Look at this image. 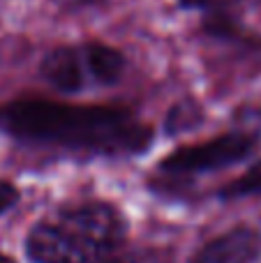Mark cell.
Here are the masks:
<instances>
[{"mask_svg":"<svg viewBox=\"0 0 261 263\" xmlns=\"http://www.w3.org/2000/svg\"><path fill=\"white\" fill-rule=\"evenodd\" d=\"M16 201H18V190L12 182L0 180V215H5L9 208H14Z\"/></svg>","mask_w":261,"mask_h":263,"instance_id":"8","label":"cell"},{"mask_svg":"<svg viewBox=\"0 0 261 263\" xmlns=\"http://www.w3.org/2000/svg\"><path fill=\"white\" fill-rule=\"evenodd\" d=\"M0 263H14L12 259H9V256L7 254H0Z\"/></svg>","mask_w":261,"mask_h":263,"instance_id":"9","label":"cell"},{"mask_svg":"<svg viewBox=\"0 0 261 263\" xmlns=\"http://www.w3.org/2000/svg\"><path fill=\"white\" fill-rule=\"evenodd\" d=\"M77 3H92V0H77Z\"/></svg>","mask_w":261,"mask_h":263,"instance_id":"10","label":"cell"},{"mask_svg":"<svg viewBox=\"0 0 261 263\" xmlns=\"http://www.w3.org/2000/svg\"><path fill=\"white\" fill-rule=\"evenodd\" d=\"M261 256V233L250 227H236L203 242L188 263H254Z\"/></svg>","mask_w":261,"mask_h":263,"instance_id":"6","label":"cell"},{"mask_svg":"<svg viewBox=\"0 0 261 263\" xmlns=\"http://www.w3.org/2000/svg\"><path fill=\"white\" fill-rule=\"evenodd\" d=\"M125 67L127 60L118 49L102 42H83L51 49L40 63V77L58 92L74 95L114 86L123 79Z\"/></svg>","mask_w":261,"mask_h":263,"instance_id":"3","label":"cell"},{"mask_svg":"<svg viewBox=\"0 0 261 263\" xmlns=\"http://www.w3.org/2000/svg\"><path fill=\"white\" fill-rule=\"evenodd\" d=\"M180 9L197 12L208 37L225 44L259 46L261 40L245 26L240 5L236 0H178Z\"/></svg>","mask_w":261,"mask_h":263,"instance_id":"5","label":"cell"},{"mask_svg":"<svg viewBox=\"0 0 261 263\" xmlns=\"http://www.w3.org/2000/svg\"><path fill=\"white\" fill-rule=\"evenodd\" d=\"M123 215L109 203L60 208L30 229L26 254L32 263H102L125 238Z\"/></svg>","mask_w":261,"mask_h":263,"instance_id":"2","label":"cell"},{"mask_svg":"<svg viewBox=\"0 0 261 263\" xmlns=\"http://www.w3.org/2000/svg\"><path fill=\"white\" fill-rule=\"evenodd\" d=\"M257 136L248 132H231L222 134L206 143L178 148L160 162V168L169 176H192V173H208L215 168H225L231 164L243 162L257 150Z\"/></svg>","mask_w":261,"mask_h":263,"instance_id":"4","label":"cell"},{"mask_svg":"<svg viewBox=\"0 0 261 263\" xmlns=\"http://www.w3.org/2000/svg\"><path fill=\"white\" fill-rule=\"evenodd\" d=\"M0 132L18 141L51 143L100 155H134L151 145L153 132L132 111L74 106L21 97L0 106Z\"/></svg>","mask_w":261,"mask_h":263,"instance_id":"1","label":"cell"},{"mask_svg":"<svg viewBox=\"0 0 261 263\" xmlns=\"http://www.w3.org/2000/svg\"><path fill=\"white\" fill-rule=\"evenodd\" d=\"M248 194H261V162L250 168L243 178L229 182L227 187L220 190V196H225V199H238V196Z\"/></svg>","mask_w":261,"mask_h":263,"instance_id":"7","label":"cell"}]
</instances>
